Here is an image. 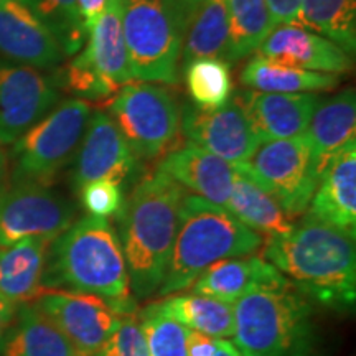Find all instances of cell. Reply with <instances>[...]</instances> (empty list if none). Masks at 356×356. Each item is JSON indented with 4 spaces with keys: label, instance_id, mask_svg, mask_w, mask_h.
Masks as SVG:
<instances>
[{
    "label": "cell",
    "instance_id": "1",
    "mask_svg": "<svg viewBox=\"0 0 356 356\" xmlns=\"http://www.w3.org/2000/svg\"><path fill=\"white\" fill-rule=\"evenodd\" d=\"M185 195V188L155 168L137 180L124 198L118 236L137 299L157 293L165 277Z\"/></svg>",
    "mask_w": 356,
    "mask_h": 356
},
{
    "label": "cell",
    "instance_id": "2",
    "mask_svg": "<svg viewBox=\"0 0 356 356\" xmlns=\"http://www.w3.org/2000/svg\"><path fill=\"white\" fill-rule=\"evenodd\" d=\"M262 246V257L320 304H355V236L307 215L287 233L269 236Z\"/></svg>",
    "mask_w": 356,
    "mask_h": 356
},
{
    "label": "cell",
    "instance_id": "3",
    "mask_svg": "<svg viewBox=\"0 0 356 356\" xmlns=\"http://www.w3.org/2000/svg\"><path fill=\"white\" fill-rule=\"evenodd\" d=\"M43 287L95 293L121 315L136 314L121 241L104 218H79L53 239Z\"/></svg>",
    "mask_w": 356,
    "mask_h": 356
},
{
    "label": "cell",
    "instance_id": "4",
    "mask_svg": "<svg viewBox=\"0 0 356 356\" xmlns=\"http://www.w3.org/2000/svg\"><path fill=\"white\" fill-rule=\"evenodd\" d=\"M262 244V236L244 226L228 210L186 193L170 262L157 296L186 291L208 267L222 259L254 254Z\"/></svg>",
    "mask_w": 356,
    "mask_h": 356
},
{
    "label": "cell",
    "instance_id": "5",
    "mask_svg": "<svg viewBox=\"0 0 356 356\" xmlns=\"http://www.w3.org/2000/svg\"><path fill=\"white\" fill-rule=\"evenodd\" d=\"M132 79L177 84L186 24L172 0H122Z\"/></svg>",
    "mask_w": 356,
    "mask_h": 356
},
{
    "label": "cell",
    "instance_id": "6",
    "mask_svg": "<svg viewBox=\"0 0 356 356\" xmlns=\"http://www.w3.org/2000/svg\"><path fill=\"white\" fill-rule=\"evenodd\" d=\"M89 118V102L68 99L13 142V184L50 186L76 155Z\"/></svg>",
    "mask_w": 356,
    "mask_h": 356
},
{
    "label": "cell",
    "instance_id": "7",
    "mask_svg": "<svg viewBox=\"0 0 356 356\" xmlns=\"http://www.w3.org/2000/svg\"><path fill=\"white\" fill-rule=\"evenodd\" d=\"M234 307L233 343L243 356H284L299 341L309 305L296 289H259Z\"/></svg>",
    "mask_w": 356,
    "mask_h": 356
},
{
    "label": "cell",
    "instance_id": "8",
    "mask_svg": "<svg viewBox=\"0 0 356 356\" xmlns=\"http://www.w3.org/2000/svg\"><path fill=\"white\" fill-rule=\"evenodd\" d=\"M233 167L267 191L291 220L309 210L320 180L305 136L259 142L246 162Z\"/></svg>",
    "mask_w": 356,
    "mask_h": 356
},
{
    "label": "cell",
    "instance_id": "9",
    "mask_svg": "<svg viewBox=\"0 0 356 356\" xmlns=\"http://www.w3.org/2000/svg\"><path fill=\"white\" fill-rule=\"evenodd\" d=\"M108 108L137 159L163 157L175 149L181 114L167 88L152 83L126 84L111 97Z\"/></svg>",
    "mask_w": 356,
    "mask_h": 356
},
{
    "label": "cell",
    "instance_id": "10",
    "mask_svg": "<svg viewBox=\"0 0 356 356\" xmlns=\"http://www.w3.org/2000/svg\"><path fill=\"white\" fill-rule=\"evenodd\" d=\"M76 208L50 186H0V248L26 238L55 239L73 225Z\"/></svg>",
    "mask_w": 356,
    "mask_h": 356
},
{
    "label": "cell",
    "instance_id": "11",
    "mask_svg": "<svg viewBox=\"0 0 356 356\" xmlns=\"http://www.w3.org/2000/svg\"><path fill=\"white\" fill-rule=\"evenodd\" d=\"M32 304L81 356H96L124 315L95 293L43 287Z\"/></svg>",
    "mask_w": 356,
    "mask_h": 356
},
{
    "label": "cell",
    "instance_id": "12",
    "mask_svg": "<svg viewBox=\"0 0 356 356\" xmlns=\"http://www.w3.org/2000/svg\"><path fill=\"white\" fill-rule=\"evenodd\" d=\"M58 78L32 66L0 63V145H10L55 109Z\"/></svg>",
    "mask_w": 356,
    "mask_h": 356
},
{
    "label": "cell",
    "instance_id": "13",
    "mask_svg": "<svg viewBox=\"0 0 356 356\" xmlns=\"http://www.w3.org/2000/svg\"><path fill=\"white\" fill-rule=\"evenodd\" d=\"M139 159L122 132L104 111L89 118L86 132L74 155L73 186L76 190L97 180H108L122 188L139 177Z\"/></svg>",
    "mask_w": 356,
    "mask_h": 356
},
{
    "label": "cell",
    "instance_id": "14",
    "mask_svg": "<svg viewBox=\"0 0 356 356\" xmlns=\"http://www.w3.org/2000/svg\"><path fill=\"white\" fill-rule=\"evenodd\" d=\"M180 131L190 145L207 150L231 165L246 162L261 142L236 99L215 111L185 106Z\"/></svg>",
    "mask_w": 356,
    "mask_h": 356
},
{
    "label": "cell",
    "instance_id": "15",
    "mask_svg": "<svg viewBox=\"0 0 356 356\" xmlns=\"http://www.w3.org/2000/svg\"><path fill=\"white\" fill-rule=\"evenodd\" d=\"M234 99L261 142L304 136L320 102L317 92L241 91Z\"/></svg>",
    "mask_w": 356,
    "mask_h": 356
},
{
    "label": "cell",
    "instance_id": "16",
    "mask_svg": "<svg viewBox=\"0 0 356 356\" xmlns=\"http://www.w3.org/2000/svg\"><path fill=\"white\" fill-rule=\"evenodd\" d=\"M0 55L37 70L56 66L66 56L55 35L19 0L0 2Z\"/></svg>",
    "mask_w": 356,
    "mask_h": 356
},
{
    "label": "cell",
    "instance_id": "17",
    "mask_svg": "<svg viewBox=\"0 0 356 356\" xmlns=\"http://www.w3.org/2000/svg\"><path fill=\"white\" fill-rule=\"evenodd\" d=\"M259 55L307 71L343 74L353 68L343 48L299 25H279L259 47Z\"/></svg>",
    "mask_w": 356,
    "mask_h": 356
},
{
    "label": "cell",
    "instance_id": "18",
    "mask_svg": "<svg viewBox=\"0 0 356 356\" xmlns=\"http://www.w3.org/2000/svg\"><path fill=\"white\" fill-rule=\"evenodd\" d=\"M157 170L170 177L181 188L226 210L234 177V167L226 160L186 144L163 155Z\"/></svg>",
    "mask_w": 356,
    "mask_h": 356
},
{
    "label": "cell",
    "instance_id": "19",
    "mask_svg": "<svg viewBox=\"0 0 356 356\" xmlns=\"http://www.w3.org/2000/svg\"><path fill=\"white\" fill-rule=\"evenodd\" d=\"M292 286L275 267L262 256H243L222 259L198 275L190 289L200 296L234 304L236 300L259 289Z\"/></svg>",
    "mask_w": 356,
    "mask_h": 356
},
{
    "label": "cell",
    "instance_id": "20",
    "mask_svg": "<svg viewBox=\"0 0 356 356\" xmlns=\"http://www.w3.org/2000/svg\"><path fill=\"white\" fill-rule=\"evenodd\" d=\"M309 216L356 236V142L323 168Z\"/></svg>",
    "mask_w": 356,
    "mask_h": 356
},
{
    "label": "cell",
    "instance_id": "21",
    "mask_svg": "<svg viewBox=\"0 0 356 356\" xmlns=\"http://www.w3.org/2000/svg\"><path fill=\"white\" fill-rule=\"evenodd\" d=\"M118 92L132 81L122 30V0H108L99 20L88 35L86 48L76 55Z\"/></svg>",
    "mask_w": 356,
    "mask_h": 356
},
{
    "label": "cell",
    "instance_id": "22",
    "mask_svg": "<svg viewBox=\"0 0 356 356\" xmlns=\"http://www.w3.org/2000/svg\"><path fill=\"white\" fill-rule=\"evenodd\" d=\"M312 155L320 175L323 168L356 137V96L353 88H346L337 96L318 102L305 129Z\"/></svg>",
    "mask_w": 356,
    "mask_h": 356
},
{
    "label": "cell",
    "instance_id": "23",
    "mask_svg": "<svg viewBox=\"0 0 356 356\" xmlns=\"http://www.w3.org/2000/svg\"><path fill=\"white\" fill-rule=\"evenodd\" d=\"M51 239L26 238L0 248V293L15 305L32 302L43 289Z\"/></svg>",
    "mask_w": 356,
    "mask_h": 356
},
{
    "label": "cell",
    "instance_id": "24",
    "mask_svg": "<svg viewBox=\"0 0 356 356\" xmlns=\"http://www.w3.org/2000/svg\"><path fill=\"white\" fill-rule=\"evenodd\" d=\"M2 356H81L71 341L32 302L17 307V314L0 340Z\"/></svg>",
    "mask_w": 356,
    "mask_h": 356
},
{
    "label": "cell",
    "instance_id": "25",
    "mask_svg": "<svg viewBox=\"0 0 356 356\" xmlns=\"http://www.w3.org/2000/svg\"><path fill=\"white\" fill-rule=\"evenodd\" d=\"M226 210L249 229L261 236L266 234L267 238L287 233L293 226V220L286 215L282 207L256 181L236 168Z\"/></svg>",
    "mask_w": 356,
    "mask_h": 356
},
{
    "label": "cell",
    "instance_id": "26",
    "mask_svg": "<svg viewBox=\"0 0 356 356\" xmlns=\"http://www.w3.org/2000/svg\"><path fill=\"white\" fill-rule=\"evenodd\" d=\"M244 86L259 92H317L341 83L340 74L307 71L262 55L252 56L239 74Z\"/></svg>",
    "mask_w": 356,
    "mask_h": 356
},
{
    "label": "cell",
    "instance_id": "27",
    "mask_svg": "<svg viewBox=\"0 0 356 356\" xmlns=\"http://www.w3.org/2000/svg\"><path fill=\"white\" fill-rule=\"evenodd\" d=\"M198 58L231 60V33L226 0H204L190 17L181 48L184 66Z\"/></svg>",
    "mask_w": 356,
    "mask_h": 356
},
{
    "label": "cell",
    "instance_id": "28",
    "mask_svg": "<svg viewBox=\"0 0 356 356\" xmlns=\"http://www.w3.org/2000/svg\"><path fill=\"white\" fill-rule=\"evenodd\" d=\"M160 309L195 330L215 338H229L234 333V307L229 302L200 293H172L157 302Z\"/></svg>",
    "mask_w": 356,
    "mask_h": 356
},
{
    "label": "cell",
    "instance_id": "29",
    "mask_svg": "<svg viewBox=\"0 0 356 356\" xmlns=\"http://www.w3.org/2000/svg\"><path fill=\"white\" fill-rule=\"evenodd\" d=\"M293 25L332 40L348 55L356 50V0H302Z\"/></svg>",
    "mask_w": 356,
    "mask_h": 356
},
{
    "label": "cell",
    "instance_id": "30",
    "mask_svg": "<svg viewBox=\"0 0 356 356\" xmlns=\"http://www.w3.org/2000/svg\"><path fill=\"white\" fill-rule=\"evenodd\" d=\"M188 96L195 108L215 111L233 96V74L228 61L198 58L184 66Z\"/></svg>",
    "mask_w": 356,
    "mask_h": 356
},
{
    "label": "cell",
    "instance_id": "31",
    "mask_svg": "<svg viewBox=\"0 0 356 356\" xmlns=\"http://www.w3.org/2000/svg\"><path fill=\"white\" fill-rule=\"evenodd\" d=\"M231 33V60L238 61L259 50L273 32L266 0H226Z\"/></svg>",
    "mask_w": 356,
    "mask_h": 356
},
{
    "label": "cell",
    "instance_id": "32",
    "mask_svg": "<svg viewBox=\"0 0 356 356\" xmlns=\"http://www.w3.org/2000/svg\"><path fill=\"white\" fill-rule=\"evenodd\" d=\"M60 42L65 55L83 48L88 33L79 15L78 0H19Z\"/></svg>",
    "mask_w": 356,
    "mask_h": 356
},
{
    "label": "cell",
    "instance_id": "33",
    "mask_svg": "<svg viewBox=\"0 0 356 356\" xmlns=\"http://www.w3.org/2000/svg\"><path fill=\"white\" fill-rule=\"evenodd\" d=\"M137 317L150 356H186L188 328L160 309L157 302L137 314Z\"/></svg>",
    "mask_w": 356,
    "mask_h": 356
},
{
    "label": "cell",
    "instance_id": "34",
    "mask_svg": "<svg viewBox=\"0 0 356 356\" xmlns=\"http://www.w3.org/2000/svg\"><path fill=\"white\" fill-rule=\"evenodd\" d=\"M96 356H150L139 317L124 315Z\"/></svg>",
    "mask_w": 356,
    "mask_h": 356
},
{
    "label": "cell",
    "instance_id": "35",
    "mask_svg": "<svg viewBox=\"0 0 356 356\" xmlns=\"http://www.w3.org/2000/svg\"><path fill=\"white\" fill-rule=\"evenodd\" d=\"M79 202L91 216L104 218L118 216L124 204V193L119 185L108 180H97L78 190Z\"/></svg>",
    "mask_w": 356,
    "mask_h": 356
},
{
    "label": "cell",
    "instance_id": "36",
    "mask_svg": "<svg viewBox=\"0 0 356 356\" xmlns=\"http://www.w3.org/2000/svg\"><path fill=\"white\" fill-rule=\"evenodd\" d=\"M302 0H266L273 26L293 25L299 17Z\"/></svg>",
    "mask_w": 356,
    "mask_h": 356
},
{
    "label": "cell",
    "instance_id": "37",
    "mask_svg": "<svg viewBox=\"0 0 356 356\" xmlns=\"http://www.w3.org/2000/svg\"><path fill=\"white\" fill-rule=\"evenodd\" d=\"M221 338L188 330L186 333V356H215Z\"/></svg>",
    "mask_w": 356,
    "mask_h": 356
},
{
    "label": "cell",
    "instance_id": "38",
    "mask_svg": "<svg viewBox=\"0 0 356 356\" xmlns=\"http://www.w3.org/2000/svg\"><path fill=\"white\" fill-rule=\"evenodd\" d=\"M106 2H108V0H78L79 15H81L83 26L88 35L91 33V30L95 29L96 22L99 20L101 13L106 7Z\"/></svg>",
    "mask_w": 356,
    "mask_h": 356
},
{
    "label": "cell",
    "instance_id": "39",
    "mask_svg": "<svg viewBox=\"0 0 356 356\" xmlns=\"http://www.w3.org/2000/svg\"><path fill=\"white\" fill-rule=\"evenodd\" d=\"M17 307L19 305H15L13 302L6 299V297L0 293V340H2V337L6 335L7 328L10 327L13 318H15Z\"/></svg>",
    "mask_w": 356,
    "mask_h": 356
},
{
    "label": "cell",
    "instance_id": "40",
    "mask_svg": "<svg viewBox=\"0 0 356 356\" xmlns=\"http://www.w3.org/2000/svg\"><path fill=\"white\" fill-rule=\"evenodd\" d=\"M172 2L177 6L178 12L181 13V17H184L185 24L188 25L190 17L193 15L195 10H197V8L202 6L204 0H172Z\"/></svg>",
    "mask_w": 356,
    "mask_h": 356
},
{
    "label": "cell",
    "instance_id": "41",
    "mask_svg": "<svg viewBox=\"0 0 356 356\" xmlns=\"http://www.w3.org/2000/svg\"><path fill=\"white\" fill-rule=\"evenodd\" d=\"M215 356H243V355L239 353V350L236 348L233 341L226 340V338H221L220 348H218Z\"/></svg>",
    "mask_w": 356,
    "mask_h": 356
},
{
    "label": "cell",
    "instance_id": "42",
    "mask_svg": "<svg viewBox=\"0 0 356 356\" xmlns=\"http://www.w3.org/2000/svg\"><path fill=\"white\" fill-rule=\"evenodd\" d=\"M6 173H7V159L6 155H3L2 149H0V186H3L2 181L3 178H6Z\"/></svg>",
    "mask_w": 356,
    "mask_h": 356
},
{
    "label": "cell",
    "instance_id": "43",
    "mask_svg": "<svg viewBox=\"0 0 356 356\" xmlns=\"http://www.w3.org/2000/svg\"><path fill=\"white\" fill-rule=\"evenodd\" d=\"M0 2H2V0H0Z\"/></svg>",
    "mask_w": 356,
    "mask_h": 356
}]
</instances>
